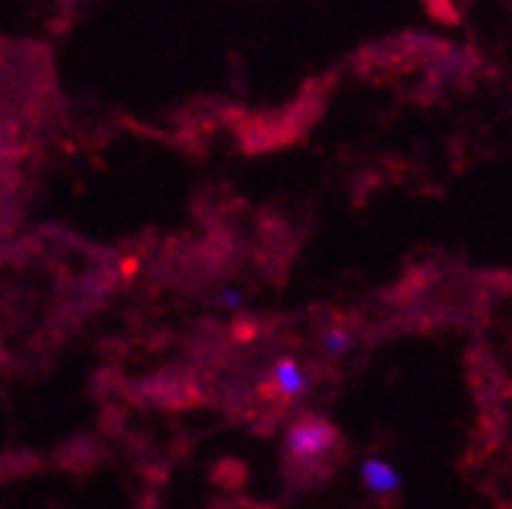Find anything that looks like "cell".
<instances>
[{
	"label": "cell",
	"mask_w": 512,
	"mask_h": 509,
	"mask_svg": "<svg viewBox=\"0 0 512 509\" xmlns=\"http://www.w3.org/2000/svg\"><path fill=\"white\" fill-rule=\"evenodd\" d=\"M338 444V431L328 419L322 416H303L288 428L285 438V453L291 463H316L335 450Z\"/></svg>",
	"instance_id": "cell-1"
},
{
	"label": "cell",
	"mask_w": 512,
	"mask_h": 509,
	"mask_svg": "<svg viewBox=\"0 0 512 509\" xmlns=\"http://www.w3.org/2000/svg\"><path fill=\"white\" fill-rule=\"evenodd\" d=\"M360 478H363L366 491L375 494V497H391V494H397L403 488L400 472L388 460H381V456H369V460H363Z\"/></svg>",
	"instance_id": "cell-2"
},
{
	"label": "cell",
	"mask_w": 512,
	"mask_h": 509,
	"mask_svg": "<svg viewBox=\"0 0 512 509\" xmlns=\"http://www.w3.org/2000/svg\"><path fill=\"white\" fill-rule=\"evenodd\" d=\"M272 385L285 400H294V397L306 394V388H310V378H306V372L300 369L297 360H291V356H281V360L275 363V369H272Z\"/></svg>",
	"instance_id": "cell-3"
},
{
	"label": "cell",
	"mask_w": 512,
	"mask_h": 509,
	"mask_svg": "<svg viewBox=\"0 0 512 509\" xmlns=\"http://www.w3.org/2000/svg\"><path fill=\"white\" fill-rule=\"evenodd\" d=\"M356 347V338L350 332H341V328H328L322 335V350L328 356H347Z\"/></svg>",
	"instance_id": "cell-4"
},
{
	"label": "cell",
	"mask_w": 512,
	"mask_h": 509,
	"mask_svg": "<svg viewBox=\"0 0 512 509\" xmlns=\"http://www.w3.org/2000/svg\"><path fill=\"white\" fill-rule=\"evenodd\" d=\"M241 303H244V297H241L238 288H228V291L219 294V307H225V310H238Z\"/></svg>",
	"instance_id": "cell-5"
}]
</instances>
